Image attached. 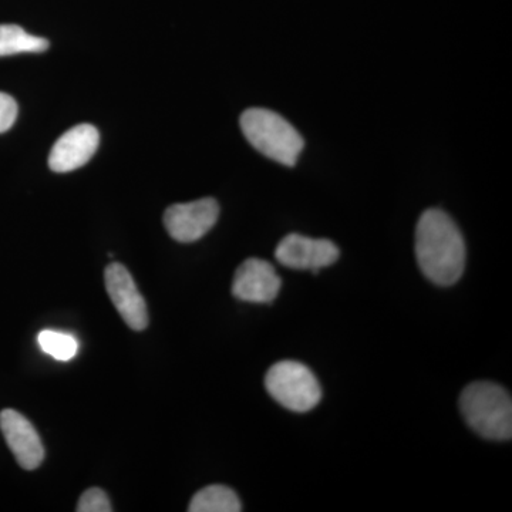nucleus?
Masks as SVG:
<instances>
[{"label": "nucleus", "instance_id": "obj_1", "mask_svg": "<svg viewBox=\"0 0 512 512\" xmlns=\"http://www.w3.org/2000/svg\"><path fill=\"white\" fill-rule=\"evenodd\" d=\"M466 242L456 222L439 208L421 214L416 228V258L421 272L439 286L460 281L466 268Z\"/></svg>", "mask_w": 512, "mask_h": 512}, {"label": "nucleus", "instance_id": "obj_2", "mask_svg": "<svg viewBox=\"0 0 512 512\" xmlns=\"http://www.w3.org/2000/svg\"><path fill=\"white\" fill-rule=\"evenodd\" d=\"M460 410L470 429L487 440L508 441L512 437V400L500 384H468L460 397Z\"/></svg>", "mask_w": 512, "mask_h": 512}, {"label": "nucleus", "instance_id": "obj_3", "mask_svg": "<svg viewBox=\"0 0 512 512\" xmlns=\"http://www.w3.org/2000/svg\"><path fill=\"white\" fill-rule=\"evenodd\" d=\"M239 124L256 151L286 167L296 164L305 147L299 131L275 111L259 107L245 110Z\"/></svg>", "mask_w": 512, "mask_h": 512}, {"label": "nucleus", "instance_id": "obj_4", "mask_svg": "<svg viewBox=\"0 0 512 512\" xmlns=\"http://www.w3.org/2000/svg\"><path fill=\"white\" fill-rule=\"evenodd\" d=\"M265 387L275 402L295 413H308L322 399V387L308 366L282 360L268 370Z\"/></svg>", "mask_w": 512, "mask_h": 512}, {"label": "nucleus", "instance_id": "obj_5", "mask_svg": "<svg viewBox=\"0 0 512 512\" xmlns=\"http://www.w3.org/2000/svg\"><path fill=\"white\" fill-rule=\"evenodd\" d=\"M220 217V205L214 198L174 204L164 214L170 237L183 244L198 241L211 231Z\"/></svg>", "mask_w": 512, "mask_h": 512}, {"label": "nucleus", "instance_id": "obj_6", "mask_svg": "<svg viewBox=\"0 0 512 512\" xmlns=\"http://www.w3.org/2000/svg\"><path fill=\"white\" fill-rule=\"evenodd\" d=\"M338 245L329 239L303 237L299 234L286 235L275 249V258L286 268L298 271H312L318 275L320 269L328 268L339 259Z\"/></svg>", "mask_w": 512, "mask_h": 512}, {"label": "nucleus", "instance_id": "obj_7", "mask_svg": "<svg viewBox=\"0 0 512 512\" xmlns=\"http://www.w3.org/2000/svg\"><path fill=\"white\" fill-rule=\"evenodd\" d=\"M104 285L114 308L128 328L144 330L148 325V311L143 295L138 291L136 282L126 266L114 262L104 271Z\"/></svg>", "mask_w": 512, "mask_h": 512}, {"label": "nucleus", "instance_id": "obj_8", "mask_svg": "<svg viewBox=\"0 0 512 512\" xmlns=\"http://www.w3.org/2000/svg\"><path fill=\"white\" fill-rule=\"evenodd\" d=\"M281 286L282 279L274 265L264 259L249 258L235 272L232 295L242 302L271 303Z\"/></svg>", "mask_w": 512, "mask_h": 512}, {"label": "nucleus", "instance_id": "obj_9", "mask_svg": "<svg viewBox=\"0 0 512 512\" xmlns=\"http://www.w3.org/2000/svg\"><path fill=\"white\" fill-rule=\"evenodd\" d=\"M100 144V133L92 124H79L57 138L50 151L49 167L55 173H70L92 160Z\"/></svg>", "mask_w": 512, "mask_h": 512}, {"label": "nucleus", "instance_id": "obj_10", "mask_svg": "<svg viewBox=\"0 0 512 512\" xmlns=\"http://www.w3.org/2000/svg\"><path fill=\"white\" fill-rule=\"evenodd\" d=\"M0 429L6 443L25 470H36L45 458V447L33 424L23 414L13 409L0 413Z\"/></svg>", "mask_w": 512, "mask_h": 512}, {"label": "nucleus", "instance_id": "obj_11", "mask_svg": "<svg viewBox=\"0 0 512 512\" xmlns=\"http://www.w3.org/2000/svg\"><path fill=\"white\" fill-rule=\"evenodd\" d=\"M241 501L234 490L225 485L215 484L202 488L192 497L190 512H239Z\"/></svg>", "mask_w": 512, "mask_h": 512}, {"label": "nucleus", "instance_id": "obj_12", "mask_svg": "<svg viewBox=\"0 0 512 512\" xmlns=\"http://www.w3.org/2000/svg\"><path fill=\"white\" fill-rule=\"evenodd\" d=\"M45 37L30 35L18 25H0V57L20 53H42L49 49Z\"/></svg>", "mask_w": 512, "mask_h": 512}, {"label": "nucleus", "instance_id": "obj_13", "mask_svg": "<svg viewBox=\"0 0 512 512\" xmlns=\"http://www.w3.org/2000/svg\"><path fill=\"white\" fill-rule=\"evenodd\" d=\"M37 342L43 352L62 362L73 359L79 350V343L72 335L56 332V330H43L37 336Z\"/></svg>", "mask_w": 512, "mask_h": 512}, {"label": "nucleus", "instance_id": "obj_14", "mask_svg": "<svg viewBox=\"0 0 512 512\" xmlns=\"http://www.w3.org/2000/svg\"><path fill=\"white\" fill-rule=\"evenodd\" d=\"M76 510L79 512H110L113 511V508H111L109 497L103 490L89 488L80 497Z\"/></svg>", "mask_w": 512, "mask_h": 512}, {"label": "nucleus", "instance_id": "obj_15", "mask_svg": "<svg viewBox=\"0 0 512 512\" xmlns=\"http://www.w3.org/2000/svg\"><path fill=\"white\" fill-rule=\"evenodd\" d=\"M18 103L9 94L0 92V134L12 128L18 119Z\"/></svg>", "mask_w": 512, "mask_h": 512}]
</instances>
